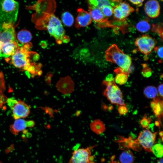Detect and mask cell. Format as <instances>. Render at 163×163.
Listing matches in <instances>:
<instances>
[{"label": "cell", "instance_id": "cell-1", "mask_svg": "<svg viewBox=\"0 0 163 163\" xmlns=\"http://www.w3.org/2000/svg\"><path fill=\"white\" fill-rule=\"evenodd\" d=\"M34 11L31 20L37 28L47 30L59 43L65 42V40L67 41L68 38L61 21L54 14V10L43 6L37 8Z\"/></svg>", "mask_w": 163, "mask_h": 163}, {"label": "cell", "instance_id": "cell-2", "mask_svg": "<svg viewBox=\"0 0 163 163\" xmlns=\"http://www.w3.org/2000/svg\"><path fill=\"white\" fill-rule=\"evenodd\" d=\"M30 44H26L22 46L19 47L15 53L11 56V63L15 67L31 73L36 72L35 65L31 62L30 59L31 52L29 51Z\"/></svg>", "mask_w": 163, "mask_h": 163}, {"label": "cell", "instance_id": "cell-3", "mask_svg": "<svg viewBox=\"0 0 163 163\" xmlns=\"http://www.w3.org/2000/svg\"><path fill=\"white\" fill-rule=\"evenodd\" d=\"M105 58L107 61L117 64L121 71L129 74L132 63L131 58L120 49L116 45H112L106 50Z\"/></svg>", "mask_w": 163, "mask_h": 163}, {"label": "cell", "instance_id": "cell-4", "mask_svg": "<svg viewBox=\"0 0 163 163\" xmlns=\"http://www.w3.org/2000/svg\"><path fill=\"white\" fill-rule=\"evenodd\" d=\"M19 4L14 0H0V22L14 23L18 12Z\"/></svg>", "mask_w": 163, "mask_h": 163}, {"label": "cell", "instance_id": "cell-5", "mask_svg": "<svg viewBox=\"0 0 163 163\" xmlns=\"http://www.w3.org/2000/svg\"><path fill=\"white\" fill-rule=\"evenodd\" d=\"M103 84L106 86L103 94L111 104L118 106H126L123 99V93L114 80L111 82L104 81Z\"/></svg>", "mask_w": 163, "mask_h": 163}, {"label": "cell", "instance_id": "cell-6", "mask_svg": "<svg viewBox=\"0 0 163 163\" xmlns=\"http://www.w3.org/2000/svg\"><path fill=\"white\" fill-rule=\"evenodd\" d=\"M6 102L15 120L26 117L30 113V107L23 101L12 97L7 99Z\"/></svg>", "mask_w": 163, "mask_h": 163}, {"label": "cell", "instance_id": "cell-7", "mask_svg": "<svg viewBox=\"0 0 163 163\" xmlns=\"http://www.w3.org/2000/svg\"><path fill=\"white\" fill-rule=\"evenodd\" d=\"M96 146L74 149L68 163H95L94 157L91 155V151Z\"/></svg>", "mask_w": 163, "mask_h": 163}, {"label": "cell", "instance_id": "cell-8", "mask_svg": "<svg viewBox=\"0 0 163 163\" xmlns=\"http://www.w3.org/2000/svg\"><path fill=\"white\" fill-rule=\"evenodd\" d=\"M157 131L153 133L148 129H145L139 134L136 142L141 146L147 152H152V148L155 144Z\"/></svg>", "mask_w": 163, "mask_h": 163}, {"label": "cell", "instance_id": "cell-9", "mask_svg": "<svg viewBox=\"0 0 163 163\" xmlns=\"http://www.w3.org/2000/svg\"><path fill=\"white\" fill-rule=\"evenodd\" d=\"M156 40L148 35H143L137 38L135 43L139 50L143 54L148 55L155 48Z\"/></svg>", "mask_w": 163, "mask_h": 163}, {"label": "cell", "instance_id": "cell-10", "mask_svg": "<svg viewBox=\"0 0 163 163\" xmlns=\"http://www.w3.org/2000/svg\"><path fill=\"white\" fill-rule=\"evenodd\" d=\"M14 23H4L2 25L3 31L0 34V50L5 43L16 41L15 34Z\"/></svg>", "mask_w": 163, "mask_h": 163}, {"label": "cell", "instance_id": "cell-11", "mask_svg": "<svg viewBox=\"0 0 163 163\" xmlns=\"http://www.w3.org/2000/svg\"><path fill=\"white\" fill-rule=\"evenodd\" d=\"M77 12L78 15L75 22L76 28L87 27L91 23L92 18L89 13L82 8L78 9Z\"/></svg>", "mask_w": 163, "mask_h": 163}, {"label": "cell", "instance_id": "cell-12", "mask_svg": "<svg viewBox=\"0 0 163 163\" xmlns=\"http://www.w3.org/2000/svg\"><path fill=\"white\" fill-rule=\"evenodd\" d=\"M88 6L91 18L98 26L102 27L108 25V18L104 15L100 9L95 7Z\"/></svg>", "mask_w": 163, "mask_h": 163}, {"label": "cell", "instance_id": "cell-13", "mask_svg": "<svg viewBox=\"0 0 163 163\" xmlns=\"http://www.w3.org/2000/svg\"><path fill=\"white\" fill-rule=\"evenodd\" d=\"M35 125V122L32 120H26L22 119H16L10 127V131L14 134L17 135L20 131L27 127H32Z\"/></svg>", "mask_w": 163, "mask_h": 163}, {"label": "cell", "instance_id": "cell-14", "mask_svg": "<svg viewBox=\"0 0 163 163\" xmlns=\"http://www.w3.org/2000/svg\"><path fill=\"white\" fill-rule=\"evenodd\" d=\"M58 90L62 94L67 95L70 94L74 89V84L69 77L61 78L56 85Z\"/></svg>", "mask_w": 163, "mask_h": 163}, {"label": "cell", "instance_id": "cell-15", "mask_svg": "<svg viewBox=\"0 0 163 163\" xmlns=\"http://www.w3.org/2000/svg\"><path fill=\"white\" fill-rule=\"evenodd\" d=\"M160 8L159 4L157 0H149L145 4L144 9L149 17L155 18L159 15Z\"/></svg>", "mask_w": 163, "mask_h": 163}, {"label": "cell", "instance_id": "cell-16", "mask_svg": "<svg viewBox=\"0 0 163 163\" xmlns=\"http://www.w3.org/2000/svg\"><path fill=\"white\" fill-rule=\"evenodd\" d=\"M116 142L122 149L131 148L133 150L139 151L141 149L140 145L137 144L131 136L125 138L120 136H117Z\"/></svg>", "mask_w": 163, "mask_h": 163}, {"label": "cell", "instance_id": "cell-17", "mask_svg": "<svg viewBox=\"0 0 163 163\" xmlns=\"http://www.w3.org/2000/svg\"><path fill=\"white\" fill-rule=\"evenodd\" d=\"M20 47L16 41L5 43L0 50V57L8 58L14 55Z\"/></svg>", "mask_w": 163, "mask_h": 163}, {"label": "cell", "instance_id": "cell-18", "mask_svg": "<svg viewBox=\"0 0 163 163\" xmlns=\"http://www.w3.org/2000/svg\"><path fill=\"white\" fill-rule=\"evenodd\" d=\"M155 103L151 107L154 114L161 124V119L163 116V101L159 97L153 98Z\"/></svg>", "mask_w": 163, "mask_h": 163}, {"label": "cell", "instance_id": "cell-19", "mask_svg": "<svg viewBox=\"0 0 163 163\" xmlns=\"http://www.w3.org/2000/svg\"><path fill=\"white\" fill-rule=\"evenodd\" d=\"M91 130L97 135H100L106 130V127L103 122L99 119L95 120L90 123Z\"/></svg>", "mask_w": 163, "mask_h": 163}, {"label": "cell", "instance_id": "cell-20", "mask_svg": "<svg viewBox=\"0 0 163 163\" xmlns=\"http://www.w3.org/2000/svg\"><path fill=\"white\" fill-rule=\"evenodd\" d=\"M17 39L21 43H27L31 39L32 35L30 31L26 30H22L17 34Z\"/></svg>", "mask_w": 163, "mask_h": 163}, {"label": "cell", "instance_id": "cell-21", "mask_svg": "<svg viewBox=\"0 0 163 163\" xmlns=\"http://www.w3.org/2000/svg\"><path fill=\"white\" fill-rule=\"evenodd\" d=\"M119 160L121 163H133L134 161L133 154L130 150H125L120 154Z\"/></svg>", "mask_w": 163, "mask_h": 163}, {"label": "cell", "instance_id": "cell-22", "mask_svg": "<svg viewBox=\"0 0 163 163\" xmlns=\"http://www.w3.org/2000/svg\"><path fill=\"white\" fill-rule=\"evenodd\" d=\"M117 73L114 81L115 83L120 85H124L127 82L129 74L121 71L119 69L115 70Z\"/></svg>", "mask_w": 163, "mask_h": 163}, {"label": "cell", "instance_id": "cell-23", "mask_svg": "<svg viewBox=\"0 0 163 163\" xmlns=\"http://www.w3.org/2000/svg\"><path fill=\"white\" fill-rule=\"evenodd\" d=\"M117 4L119 6L125 18L129 15L131 12L134 11L133 8L125 2L119 1Z\"/></svg>", "mask_w": 163, "mask_h": 163}, {"label": "cell", "instance_id": "cell-24", "mask_svg": "<svg viewBox=\"0 0 163 163\" xmlns=\"http://www.w3.org/2000/svg\"><path fill=\"white\" fill-rule=\"evenodd\" d=\"M143 93L145 96L149 99H153L158 94L157 88L154 86L151 85L145 88Z\"/></svg>", "mask_w": 163, "mask_h": 163}, {"label": "cell", "instance_id": "cell-25", "mask_svg": "<svg viewBox=\"0 0 163 163\" xmlns=\"http://www.w3.org/2000/svg\"><path fill=\"white\" fill-rule=\"evenodd\" d=\"M62 20L63 24L68 27L71 26L74 22V19L72 15L67 11L65 12L62 14Z\"/></svg>", "mask_w": 163, "mask_h": 163}, {"label": "cell", "instance_id": "cell-26", "mask_svg": "<svg viewBox=\"0 0 163 163\" xmlns=\"http://www.w3.org/2000/svg\"><path fill=\"white\" fill-rule=\"evenodd\" d=\"M136 27V29L142 33H145L150 30L151 26L147 21L143 20L138 22Z\"/></svg>", "mask_w": 163, "mask_h": 163}, {"label": "cell", "instance_id": "cell-27", "mask_svg": "<svg viewBox=\"0 0 163 163\" xmlns=\"http://www.w3.org/2000/svg\"><path fill=\"white\" fill-rule=\"evenodd\" d=\"M113 14L115 19L120 21H124L125 18L117 4L113 7Z\"/></svg>", "mask_w": 163, "mask_h": 163}, {"label": "cell", "instance_id": "cell-28", "mask_svg": "<svg viewBox=\"0 0 163 163\" xmlns=\"http://www.w3.org/2000/svg\"><path fill=\"white\" fill-rule=\"evenodd\" d=\"M152 152L158 158H162L163 155V146L161 143L154 144L152 148Z\"/></svg>", "mask_w": 163, "mask_h": 163}, {"label": "cell", "instance_id": "cell-29", "mask_svg": "<svg viewBox=\"0 0 163 163\" xmlns=\"http://www.w3.org/2000/svg\"><path fill=\"white\" fill-rule=\"evenodd\" d=\"M152 118V117L148 116L147 114L145 113L140 122V124L142 128L148 129L149 126Z\"/></svg>", "mask_w": 163, "mask_h": 163}, {"label": "cell", "instance_id": "cell-30", "mask_svg": "<svg viewBox=\"0 0 163 163\" xmlns=\"http://www.w3.org/2000/svg\"><path fill=\"white\" fill-rule=\"evenodd\" d=\"M100 9L106 18L110 17L113 14V7L111 6H104Z\"/></svg>", "mask_w": 163, "mask_h": 163}, {"label": "cell", "instance_id": "cell-31", "mask_svg": "<svg viewBox=\"0 0 163 163\" xmlns=\"http://www.w3.org/2000/svg\"><path fill=\"white\" fill-rule=\"evenodd\" d=\"M162 24L159 23L153 24L152 31L153 32L157 33L162 38Z\"/></svg>", "mask_w": 163, "mask_h": 163}, {"label": "cell", "instance_id": "cell-32", "mask_svg": "<svg viewBox=\"0 0 163 163\" xmlns=\"http://www.w3.org/2000/svg\"><path fill=\"white\" fill-rule=\"evenodd\" d=\"M42 108L45 110L46 114L49 115L50 117L53 118L54 117L53 114L54 112H57L58 111L57 110H53L52 108L47 106L42 107Z\"/></svg>", "mask_w": 163, "mask_h": 163}, {"label": "cell", "instance_id": "cell-33", "mask_svg": "<svg viewBox=\"0 0 163 163\" xmlns=\"http://www.w3.org/2000/svg\"><path fill=\"white\" fill-rule=\"evenodd\" d=\"M118 112L121 115L126 114L128 112V110L126 106H119L118 109Z\"/></svg>", "mask_w": 163, "mask_h": 163}, {"label": "cell", "instance_id": "cell-34", "mask_svg": "<svg viewBox=\"0 0 163 163\" xmlns=\"http://www.w3.org/2000/svg\"><path fill=\"white\" fill-rule=\"evenodd\" d=\"M142 74L144 77H148L151 75L152 72L150 69L146 68L143 69L142 72Z\"/></svg>", "mask_w": 163, "mask_h": 163}, {"label": "cell", "instance_id": "cell-35", "mask_svg": "<svg viewBox=\"0 0 163 163\" xmlns=\"http://www.w3.org/2000/svg\"><path fill=\"white\" fill-rule=\"evenodd\" d=\"M163 49L162 46L155 47V50L158 56L161 59L163 58Z\"/></svg>", "mask_w": 163, "mask_h": 163}, {"label": "cell", "instance_id": "cell-36", "mask_svg": "<svg viewBox=\"0 0 163 163\" xmlns=\"http://www.w3.org/2000/svg\"><path fill=\"white\" fill-rule=\"evenodd\" d=\"M163 84L161 83L158 86L157 91L158 93L160 96V97L161 98H162L163 97Z\"/></svg>", "mask_w": 163, "mask_h": 163}, {"label": "cell", "instance_id": "cell-37", "mask_svg": "<svg viewBox=\"0 0 163 163\" xmlns=\"http://www.w3.org/2000/svg\"><path fill=\"white\" fill-rule=\"evenodd\" d=\"M133 4L137 5L138 6H141L144 0H129Z\"/></svg>", "mask_w": 163, "mask_h": 163}, {"label": "cell", "instance_id": "cell-38", "mask_svg": "<svg viewBox=\"0 0 163 163\" xmlns=\"http://www.w3.org/2000/svg\"><path fill=\"white\" fill-rule=\"evenodd\" d=\"M114 80V78L113 77V75L110 74L107 75L104 81L106 82H111Z\"/></svg>", "mask_w": 163, "mask_h": 163}, {"label": "cell", "instance_id": "cell-39", "mask_svg": "<svg viewBox=\"0 0 163 163\" xmlns=\"http://www.w3.org/2000/svg\"><path fill=\"white\" fill-rule=\"evenodd\" d=\"M101 108L103 110H106L107 109L109 110H111L113 109L112 106H109L107 107V106L104 103H103L101 105Z\"/></svg>", "mask_w": 163, "mask_h": 163}, {"label": "cell", "instance_id": "cell-40", "mask_svg": "<svg viewBox=\"0 0 163 163\" xmlns=\"http://www.w3.org/2000/svg\"><path fill=\"white\" fill-rule=\"evenodd\" d=\"M4 97L2 94V92L0 91V108L2 106L3 104L5 102V101Z\"/></svg>", "mask_w": 163, "mask_h": 163}, {"label": "cell", "instance_id": "cell-41", "mask_svg": "<svg viewBox=\"0 0 163 163\" xmlns=\"http://www.w3.org/2000/svg\"><path fill=\"white\" fill-rule=\"evenodd\" d=\"M114 156L112 157L111 161L109 163H120L118 162L114 161Z\"/></svg>", "mask_w": 163, "mask_h": 163}, {"label": "cell", "instance_id": "cell-42", "mask_svg": "<svg viewBox=\"0 0 163 163\" xmlns=\"http://www.w3.org/2000/svg\"><path fill=\"white\" fill-rule=\"evenodd\" d=\"M81 114V111L80 110H77L75 113V115L78 117L80 116Z\"/></svg>", "mask_w": 163, "mask_h": 163}, {"label": "cell", "instance_id": "cell-43", "mask_svg": "<svg viewBox=\"0 0 163 163\" xmlns=\"http://www.w3.org/2000/svg\"><path fill=\"white\" fill-rule=\"evenodd\" d=\"M160 123L158 121H155V124L156 126L158 127H159L160 126Z\"/></svg>", "mask_w": 163, "mask_h": 163}, {"label": "cell", "instance_id": "cell-44", "mask_svg": "<svg viewBox=\"0 0 163 163\" xmlns=\"http://www.w3.org/2000/svg\"><path fill=\"white\" fill-rule=\"evenodd\" d=\"M159 135L160 136L161 138V140L163 141V133L162 131H161L159 133Z\"/></svg>", "mask_w": 163, "mask_h": 163}, {"label": "cell", "instance_id": "cell-45", "mask_svg": "<svg viewBox=\"0 0 163 163\" xmlns=\"http://www.w3.org/2000/svg\"><path fill=\"white\" fill-rule=\"evenodd\" d=\"M157 163H163V158H161L158 160Z\"/></svg>", "mask_w": 163, "mask_h": 163}, {"label": "cell", "instance_id": "cell-46", "mask_svg": "<svg viewBox=\"0 0 163 163\" xmlns=\"http://www.w3.org/2000/svg\"><path fill=\"white\" fill-rule=\"evenodd\" d=\"M1 32L0 31V34H1Z\"/></svg>", "mask_w": 163, "mask_h": 163}]
</instances>
